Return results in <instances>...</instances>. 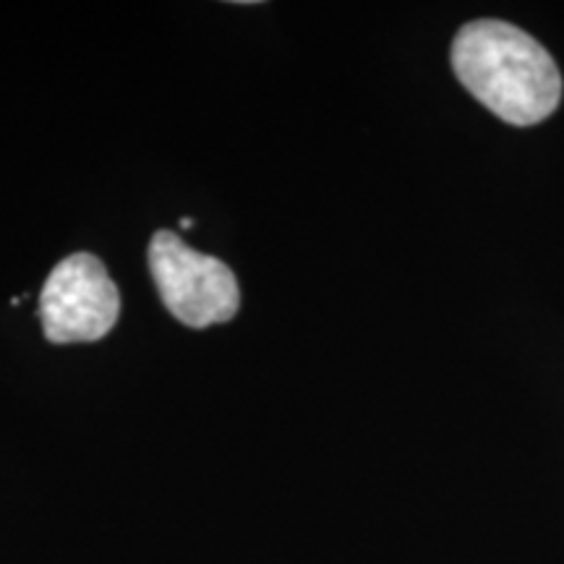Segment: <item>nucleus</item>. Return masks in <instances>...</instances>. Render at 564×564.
Returning <instances> with one entry per match:
<instances>
[{
	"label": "nucleus",
	"mask_w": 564,
	"mask_h": 564,
	"mask_svg": "<svg viewBox=\"0 0 564 564\" xmlns=\"http://www.w3.org/2000/svg\"><path fill=\"white\" fill-rule=\"evenodd\" d=\"M150 270L167 312L186 327L204 329L209 324H223L241 306V291L230 267L194 251L171 230L154 232Z\"/></svg>",
	"instance_id": "f03ea898"
},
{
	"label": "nucleus",
	"mask_w": 564,
	"mask_h": 564,
	"mask_svg": "<svg viewBox=\"0 0 564 564\" xmlns=\"http://www.w3.org/2000/svg\"><path fill=\"white\" fill-rule=\"evenodd\" d=\"M121 295L91 253H74L55 267L40 295V319L55 345L95 343L116 327Z\"/></svg>",
	"instance_id": "7ed1b4c3"
},
{
	"label": "nucleus",
	"mask_w": 564,
	"mask_h": 564,
	"mask_svg": "<svg viewBox=\"0 0 564 564\" xmlns=\"http://www.w3.org/2000/svg\"><path fill=\"white\" fill-rule=\"evenodd\" d=\"M457 79L494 116L533 126L562 100V74L531 34L497 19L465 24L453 42Z\"/></svg>",
	"instance_id": "f257e3e1"
}]
</instances>
